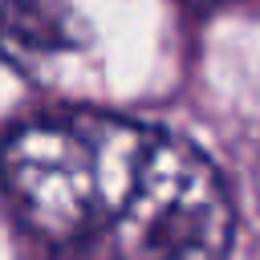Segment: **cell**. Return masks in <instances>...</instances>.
I'll return each mask as SVG.
<instances>
[{
    "label": "cell",
    "instance_id": "obj_1",
    "mask_svg": "<svg viewBox=\"0 0 260 260\" xmlns=\"http://www.w3.org/2000/svg\"><path fill=\"white\" fill-rule=\"evenodd\" d=\"M0 191L57 260H223L232 195L187 138L118 114H53L0 142Z\"/></svg>",
    "mask_w": 260,
    "mask_h": 260
},
{
    "label": "cell",
    "instance_id": "obj_2",
    "mask_svg": "<svg viewBox=\"0 0 260 260\" xmlns=\"http://www.w3.org/2000/svg\"><path fill=\"white\" fill-rule=\"evenodd\" d=\"M77 45L73 20L53 0H0V57L8 65H37L41 57Z\"/></svg>",
    "mask_w": 260,
    "mask_h": 260
},
{
    "label": "cell",
    "instance_id": "obj_3",
    "mask_svg": "<svg viewBox=\"0 0 260 260\" xmlns=\"http://www.w3.org/2000/svg\"><path fill=\"white\" fill-rule=\"evenodd\" d=\"M183 4H191V8H219V4H228V0H183Z\"/></svg>",
    "mask_w": 260,
    "mask_h": 260
}]
</instances>
